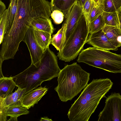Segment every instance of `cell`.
Segmentation results:
<instances>
[{
  "instance_id": "6da1fadb",
  "label": "cell",
  "mask_w": 121,
  "mask_h": 121,
  "mask_svg": "<svg viewBox=\"0 0 121 121\" xmlns=\"http://www.w3.org/2000/svg\"><path fill=\"white\" fill-rule=\"evenodd\" d=\"M113 83L108 78L93 79L84 88L72 104L67 114L70 121H88L101 99L111 88Z\"/></svg>"
},
{
  "instance_id": "7a4b0ae2",
  "label": "cell",
  "mask_w": 121,
  "mask_h": 121,
  "mask_svg": "<svg viewBox=\"0 0 121 121\" xmlns=\"http://www.w3.org/2000/svg\"><path fill=\"white\" fill-rule=\"evenodd\" d=\"M60 70L57 56L49 47L44 51L39 66L31 64L23 71L12 78L17 86L25 90V95L43 82L57 77Z\"/></svg>"
},
{
  "instance_id": "3957f363",
  "label": "cell",
  "mask_w": 121,
  "mask_h": 121,
  "mask_svg": "<svg viewBox=\"0 0 121 121\" xmlns=\"http://www.w3.org/2000/svg\"><path fill=\"white\" fill-rule=\"evenodd\" d=\"M90 74L76 62L66 65L58 74V85L54 88L60 100H71L87 85Z\"/></svg>"
},
{
  "instance_id": "277c9868",
  "label": "cell",
  "mask_w": 121,
  "mask_h": 121,
  "mask_svg": "<svg viewBox=\"0 0 121 121\" xmlns=\"http://www.w3.org/2000/svg\"><path fill=\"white\" fill-rule=\"evenodd\" d=\"M109 72L121 73V55L93 47L82 50L77 60Z\"/></svg>"
},
{
  "instance_id": "5b68a950",
  "label": "cell",
  "mask_w": 121,
  "mask_h": 121,
  "mask_svg": "<svg viewBox=\"0 0 121 121\" xmlns=\"http://www.w3.org/2000/svg\"><path fill=\"white\" fill-rule=\"evenodd\" d=\"M89 34V27L83 14L65 45L57 53L59 59L69 62L75 59L83 49Z\"/></svg>"
},
{
  "instance_id": "8992f818",
  "label": "cell",
  "mask_w": 121,
  "mask_h": 121,
  "mask_svg": "<svg viewBox=\"0 0 121 121\" xmlns=\"http://www.w3.org/2000/svg\"><path fill=\"white\" fill-rule=\"evenodd\" d=\"M103 110L100 113L98 121H121V95L113 93L108 96Z\"/></svg>"
},
{
  "instance_id": "52a82bcc",
  "label": "cell",
  "mask_w": 121,
  "mask_h": 121,
  "mask_svg": "<svg viewBox=\"0 0 121 121\" xmlns=\"http://www.w3.org/2000/svg\"><path fill=\"white\" fill-rule=\"evenodd\" d=\"M27 46L31 60V64L36 67L41 64L44 51L39 46L35 37L33 29L30 26L25 34L22 40Z\"/></svg>"
},
{
  "instance_id": "ba28073f",
  "label": "cell",
  "mask_w": 121,
  "mask_h": 121,
  "mask_svg": "<svg viewBox=\"0 0 121 121\" xmlns=\"http://www.w3.org/2000/svg\"><path fill=\"white\" fill-rule=\"evenodd\" d=\"M83 14L82 7L76 2L72 8L63 24L65 25L66 28L63 33L62 49Z\"/></svg>"
},
{
  "instance_id": "9c48e42d",
  "label": "cell",
  "mask_w": 121,
  "mask_h": 121,
  "mask_svg": "<svg viewBox=\"0 0 121 121\" xmlns=\"http://www.w3.org/2000/svg\"><path fill=\"white\" fill-rule=\"evenodd\" d=\"M88 44L99 49L107 50L117 51L118 48L109 41L102 29L89 34L87 43Z\"/></svg>"
},
{
  "instance_id": "30bf717a",
  "label": "cell",
  "mask_w": 121,
  "mask_h": 121,
  "mask_svg": "<svg viewBox=\"0 0 121 121\" xmlns=\"http://www.w3.org/2000/svg\"><path fill=\"white\" fill-rule=\"evenodd\" d=\"M48 89L46 86H40L28 92L24 95L21 102L22 107L28 109L33 107L47 93Z\"/></svg>"
},
{
  "instance_id": "8fae6325",
  "label": "cell",
  "mask_w": 121,
  "mask_h": 121,
  "mask_svg": "<svg viewBox=\"0 0 121 121\" xmlns=\"http://www.w3.org/2000/svg\"><path fill=\"white\" fill-rule=\"evenodd\" d=\"M102 30L113 45L117 48L121 46V30L119 27L105 25Z\"/></svg>"
},
{
  "instance_id": "7c38bea8",
  "label": "cell",
  "mask_w": 121,
  "mask_h": 121,
  "mask_svg": "<svg viewBox=\"0 0 121 121\" xmlns=\"http://www.w3.org/2000/svg\"><path fill=\"white\" fill-rule=\"evenodd\" d=\"M24 89L18 87L17 90L4 99L0 98V104L4 107L21 105L22 99L25 92Z\"/></svg>"
},
{
  "instance_id": "4fadbf2b",
  "label": "cell",
  "mask_w": 121,
  "mask_h": 121,
  "mask_svg": "<svg viewBox=\"0 0 121 121\" xmlns=\"http://www.w3.org/2000/svg\"><path fill=\"white\" fill-rule=\"evenodd\" d=\"M30 26L37 30L46 32L52 35L55 30L51 19L43 17H37L33 20Z\"/></svg>"
},
{
  "instance_id": "5bb4252c",
  "label": "cell",
  "mask_w": 121,
  "mask_h": 121,
  "mask_svg": "<svg viewBox=\"0 0 121 121\" xmlns=\"http://www.w3.org/2000/svg\"><path fill=\"white\" fill-rule=\"evenodd\" d=\"M76 0H51L50 2L52 11L58 10L64 14L66 18Z\"/></svg>"
},
{
  "instance_id": "9a60e30c",
  "label": "cell",
  "mask_w": 121,
  "mask_h": 121,
  "mask_svg": "<svg viewBox=\"0 0 121 121\" xmlns=\"http://www.w3.org/2000/svg\"><path fill=\"white\" fill-rule=\"evenodd\" d=\"M17 85L12 77L0 78V98L4 99L12 93Z\"/></svg>"
},
{
  "instance_id": "2e32d148",
  "label": "cell",
  "mask_w": 121,
  "mask_h": 121,
  "mask_svg": "<svg viewBox=\"0 0 121 121\" xmlns=\"http://www.w3.org/2000/svg\"><path fill=\"white\" fill-rule=\"evenodd\" d=\"M33 31L37 43L44 52L49 47L50 44L52 35L46 32L34 29Z\"/></svg>"
},
{
  "instance_id": "e0dca14e",
  "label": "cell",
  "mask_w": 121,
  "mask_h": 121,
  "mask_svg": "<svg viewBox=\"0 0 121 121\" xmlns=\"http://www.w3.org/2000/svg\"><path fill=\"white\" fill-rule=\"evenodd\" d=\"M10 2L7 9L5 34L8 32L11 27L17 9V0H10Z\"/></svg>"
},
{
  "instance_id": "ac0fdd59",
  "label": "cell",
  "mask_w": 121,
  "mask_h": 121,
  "mask_svg": "<svg viewBox=\"0 0 121 121\" xmlns=\"http://www.w3.org/2000/svg\"><path fill=\"white\" fill-rule=\"evenodd\" d=\"M27 108L21 105H15L5 107V112L7 117L17 118L18 117L29 113Z\"/></svg>"
},
{
  "instance_id": "d6986e66",
  "label": "cell",
  "mask_w": 121,
  "mask_h": 121,
  "mask_svg": "<svg viewBox=\"0 0 121 121\" xmlns=\"http://www.w3.org/2000/svg\"><path fill=\"white\" fill-rule=\"evenodd\" d=\"M66 26L63 24L61 28L56 34L53 35L51 38L50 44L53 45L57 51H60L62 49L63 38Z\"/></svg>"
},
{
  "instance_id": "ffe728a7",
  "label": "cell",
  "mask_w": 121,
  "mask_h": 121,
  "mask_svg": "<svg viewBox=\"0 0 121 121\" xmlns=\"http://www.w3.org/2000/svg\"><path fill=\"white\" fill-rule=\"evenodd\" d=\"M102 4L105 12H117L121 9V0H103Z\"/></svg>"
},
{
  "instance_id": "44dd1931",
  "label": "cell",
  "mask_w": 121,
  "mask_h": 121,
  "mask_svg": "<svg viewBox=\"0 0 121 121\" xmlns=\"http://www.w3.org/2000/svg\"><path fill=\"white\" fill-rule=\"evenodd\" d=\"M102 15L106 25L119 27L117 12H107L104 11Z\"/></svg>"
},
{
  "instance_id": "7402d4cb",
  "label": "cell",
  "mask_w": 121,
  "mask_h": 121,
  "mask_svg": "<svg viewBox=\"0 0 121 121\" xmlns=\"http://www.w3.org/2000/svg\"><path fill=\"white\" fill-rule=\"evenodd\" d=\"M105 25L102 13L90 23L89 26V34L102 29Z\"/></svg>"
},
{
  "instance_id": "603a6c76",
  "label": "cell",
  "mask_w": 121,
  "mask_h": 121,
  "mask_svg": "<svg viewBox=\"0 0 121 121\" xmlns=\"http://www.w3.org/2000/svg\"><path fill=\"white\" fill-rule=\"evenodd\" d=\"M104 12V7L102 4L97 5L95 3L90 15L88 23V26L91 22L102 14Z\"/></svg>"
},
{
  "instance_id": "cb8c5ba5",
  "label": "cell",
  "mask_w": 121,
  "mask_h": 121,
  "mask_svg": "<svg viewBox=\"0 0 121 121\" xmlns=\"http://www.w3.org/2000/svg\"><path fill=\"white\" fill-rule=\"evenodd\" d=\"M94 3L93 0H86L84 4L82 7L83 13L85 16L88 26L90 15Z\"/></svg>"
},
{
  "instance_id": "d4e9b609",
  "label": "cell",
  "mask_w": 121,
  "mask_h": 121,
  "mask_svg": "<svg viewBox=\"0 0 121 121\" xmlns=\"http://www.w3.org/2000/svg\"><path fill=\"white\" fill-rule=\"evenodd\" d=\"M7 9H6L3 14L0 16V44L3 41L5 35L4 32L6 21Z\"/></svg>"
},
{
  "instance_id": "484cf974",
  "label": "cell",
  "mask_w": 121,
  "mask_h": 121,
  "mask_svg": "<svg viewBox=\"0 0 121 121\" xmlns=\"http://www.w3.org/2000/svg\"><path fill=\"white\" fill-rule=\"evenodd\" d=\"M51 16L54 22L57 24L61 23L63 21L64 17L63 13L58 10H55L52 11Z\"/></svg>"
},
{
  "instance_id": "4316f807",
  "label": "cell",
  "mask_w": 121,
  "mask_h": 121,
  "mask_svg": "<svg viewBox=\"0 0 121 121\" xmlns=\"http://www.w3.org/2000/svg\"><path fill=\"white\" fill-rule=\"evenodd\" d=\"M6 10V6L4 3L1 0L0 1V16Z\"/></svg>"
},
{
  "instance_id": "83f0119b",
  "label": "cell",
  "mask_w": 121,
  "mask_h": 121,
  "mask_svg": "<svg viewBox=\"0 0 121 121\" xmlns=\"http://www.w3.org/2000/svg\"><path fill=\"white\" fill-rule=\"evenodd\" d=\"M117 13L119 22V27L121 30V9L117 12Z\"/></svg>"
},
{
  "instance_id": "f1b7e54d",
  "label": "cell",
  "mask_w": 121,
  "mask_h": 121,
  "mask_svg": "<svg viewBox=\"0 0 121 121\" xmlns=\"http://www.w3.org/2000/svg\"><path fill=\"white\" fill-rule=\"evenodd\" d=\"M86 0H76V2L82 7L84 4Z\"/></svg>"
},
{
  "instance_id": "f546056e",
  "label": "cell",
  "mask_w": 121,
  "mask_h": 121,
  "mask_svg": "<svg viewBox=\"0 0 121 121\" xmlns=\"http://www.w3.org/2000/svg\"><path fill=\"white\" fill-rule=\"evenodd\" d=\"M40 121H52L51 119H50L48 118L47 117H41Z\"/></svg>"
},
{
  "instance_id": "4dcf8cb0",
  "label": "cell",
  "mask_w": 121,
  "mask_h": 121,
  "mask_svg": "<svg viewBox=\"0 0 121 121\" xmlns=\"http://www.w3.org/2000/svg\"><path fill=\"white\" fill-rule=\"evenodd\" d=\"M103 0H93L95 3L97 5L102 4Z\"/></svg>"
},
{
  "instance_id": "1f68e13d",
  "label": "cell",
  "mask_w": 121,
  "mask_h": 121,
  "mask_svg": "<svg viewBox=\"0 0 121 121\" xmlns=\"http://www.w3.org/2000/svg\"><path fill=\"white\" fill-rule=\"evenodd\" d=\"M8 121H18L17 118L10 117Z\"/></svg>"
},
{
  "instance_id": "d6a6232c",
  "label": "cell",
  "mask_w": 121,
  "mask_h": 121,
  "mask_svg": "<svg viewBox=\"0 0 121 121\" xmlns=\"http://www.w3.org/2000/svg\"></svg>"
}]
</instances>
